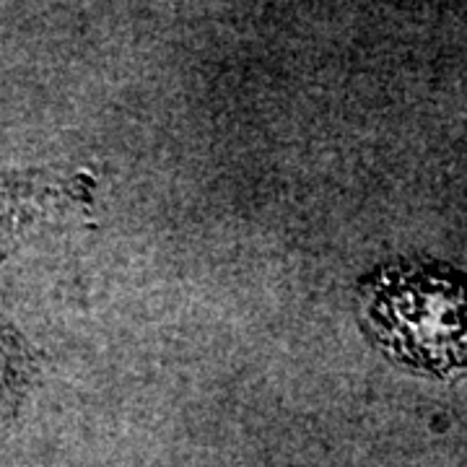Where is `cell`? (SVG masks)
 Listing matches in <instances>:
<instances>
[{
    "instance_id": "obj_1",
    "label": "cell",
    "mask_w": 467,
    "mask_h": 467,
    "mask_svg": "<svg viewBox=\"0 0 467 467\" xmlns=\"http://www.w3.org/2000/svg\"><path fill=\"white\" fill-rule=\"evenodd\" d=\"M371 335L405 367L447 377L467 368V284L429 267H384L361 285Z\"/></svg>"
},
{
    "instance_id": "obj_3",
    "label": "cell",
    "mask_w": 467,
    "mask_h": 467,
    "mask_svg": "<svg viewBox=\"0 0 467 467\" xmlns=\"http://www.w3.org/2000/svg\"><path fill=\"white\" fill-rule=\"evenodd\" d=\"M34 198L36 195L29 192L26 184L0 182V250L5 239L24 223V216H29Z\"/></svg>"
},
{
    "instance_id": "obj_2",
    "label": "cell",
    "mask_w": 467,
    "mask_h": 467,
    "mask_svg": "<svg viewBox=\"0 0 467 467\" xmlns=\"http://www.w3.org/2000/svg\"><path fill=\"white\" fill-rule=\"evenodd\" d=\"M24 374H26L24 348L16 340H11L5 330H0V420L14 408Z\"/></svg>"
}]
</instances>
